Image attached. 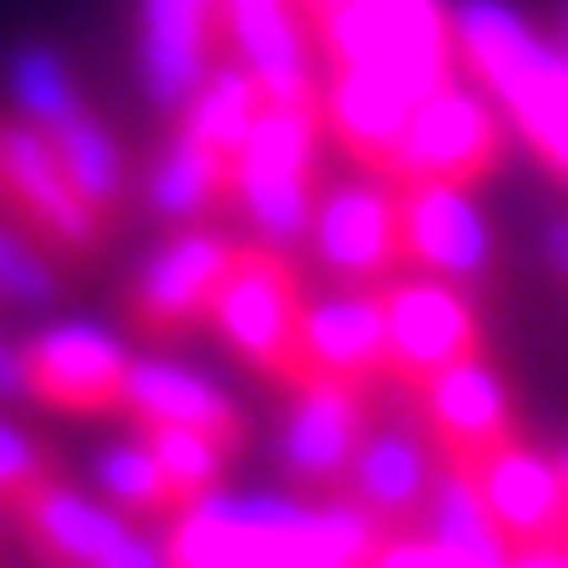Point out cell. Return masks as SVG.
<instances>
[{
	"label": "cell",
	"mask_w": 568,
	"mask_h": 568,
	"mask_svg": "<svg viewBox=\"0 0 568 568\" xmlns=\"http://www.w3.org/2000/svg\"><path fill=\"white\" fill-rule=\"evenodd\" d=\"M459 55L473 83L507 110V131L568 192V42H548L507 0H466Z\"/></svg>",
	"instance_id": "6da1fadb"
},
{
	"label": "cell",
	"mask_w": 568,
	"mask_h": 568,
	"mask_svg": "<svg viewBox=\"0 0 568 568\" xmlns=\"http://www.w3.org/2000/svg\"><path fill=\"white\" fill-rule=\"evenodd\" d=\"M308 288H302V267L288 247L274 240H240L220 288H213V308H206V329L247 363V371L274 390H295L308 384V349H302V329H308Z\"/></svg>",
	"instance_id": "7a4b0ae2"
},
{
	"label": "cell",
	"mask_w": 568,
	"mask_h": 568,
	"mask_svg": "<svg viewBox=\"0 0 568 568\" xmlns=\"http://www.w3.org/2000/svg\"><path fill=\"white\" fill-rule=\"evenodd\" d=\"M315 62L363 69L412 97H432L466 75L459 8H445V0H349L343 14L315 28Z\"/></svg>",
	"instance_id": "3957f363"
},
{
	"label": "cell",
	"mask_w": 568,
	"mask_h": 568,
	"mask_svg": "<svg viewBox=\"0 0 568 568\" xmlns=\"http://www.w3.org/2000/svg\"><path fill=\"white\" fill-rule=\"evenodd\" d=\"M322 97L315 103H274L254 116L247 144H240V192H233V220L254 240L295 247L308 240L315 199H322Z\"/></svg>",
	"instance_id": "277c9868"
},
{
	"label": "cell",
	"mask_w": 568,
	"mask_h": 568,
	"mask_svg": "<svg viewBox=\"0 0 568 568\" xmlns=\"http://www.w3.org/2000/svg\"><path fill=\"white\" fill-rule=\"evenodd\" d=\"M0 220H14L28 240H42L62 261H90L110 247V213L75 185L62 151L21 110L0 116Z\"/></svg>",
	"instance_id": "5b68a950"
},
{
	"label": "cell",
	"mask_w": 568,
	"mask_h": 568,
	"mask_svg": "<svg viewBox=\"0 0 568 568\" xmlns=\"http://www.w3.org/2000/svg\"><path fill=\"white\" fill-rule=\"evenodd\" d=\"M507 158V110L486 97L473 75L432 90L412 124H404V144H397V165H390V185H459V192H479L486 179L500 172Z\"/></svg>",
	"instance_id": "8992f818"
},
{
	"label": "cell",
	"mask_w": 568,
	"mask_h": 568,
	"mask_svg": "<svg viewBox=\"0 0 568 568\" xmlns=\"http://www.w3.org/2000/svg\"><path fill=\"white\" fill-rule=\"evenodd\" d=\"M377 295H384V336H390V397H412L438 371L486 356L479 288H459V281H438V274H404Z\"/></svg>",
	"instance_id": "52a82bcc"
},
{
	"label": "cell",
	"mask_w": 568,
	"mask_h": 568,
	"mask_svg": "<svg viewBox=\"0 0 568 568\" xmlns=\"http://www.w3.org/2000/svg\"><path fill=\"white\" fill-rule=\"evenodd\" d=\"M377 397L343 377H308L288 390V412H281V479H288L295 500H343L349 466L363 453V438L377 425Z\"/></svg>",
	"instance_id": "ba28073f"
},
{
	"label": "cell",
	"mask_w": 568,
	"mask_h": 568,
	"mask_svg": "<svg viewBox=\"0 0 568 568\" xmlns=\"http://www.w3.org/2000/svg\"><path fill=\"white\" fill-rule=\"evenodd\" d=\"M315 261L336 288H390L412 274V240H404V192L390 179H343L315 199Z\"/></svg>",
	"instance_id": "9c48e42d"
},
{
	"label": "cell",
	"mask_w": 568,
	"mask_h": 568,
	"mask_svg": "<svg viewBox=\"0 0 568 568\" xmlns=\"http://www.w3.org/2000/svg\"><path fill=\"white\" fill-rule=\"evenodd\" d=\"M0 514H8V527L21 535L34 568H124L131 548L144 541L131 514H116L103 494L90 500L83 486H69L62 473L28 479Z\"/></svg>",
	"instance_id": "30bf717a"
},
{
	"label": "cell",
	"mask_w": 568,
	"mask_h": 568,
	"mask_svg": "<svg viewBox=\"0 0 568 568\" xmlns=\"http://www.w3.org/2000/svg\"><path fill=\"white\" fill-rule=\"evenodd\" d=\"M131 371L138 356L90 329V322H62V329H34L21 343V397L42 404L55 418H110L131 404Z\"/></svg>",
	"instance_id": "8fae6325"
},
{
	"label": "cell",
	"mask_w": 568,
	"mask_h": 568,
	"mask_svg": "<svg viewBox=\"0 0 568 568\" xmlns=\"http://www.w3.org/2000/svg\"><path fill=\"white\" fill-rule=\"evenodd\" d=\"M412 425L418 438L432 445L438 466L453 473H479L494 453H507V445L527 438L520 412H514V390L494 377V363H459V371H438L432 384H418L412 397Z\"/></svg>",
	"instance_id": "7c38bea8"
},
{
	"label": "cell",
	"mask_w": 568,
	"mask_h": 568,
	"mask_svg": "<svg viewBox=\"0 0 568 568\" xmlns=\"http://www.w3.org/2000/svg\"><path fill=\"white\" fill-rule=\"evenodd\" d=\"M233 247H240V240L220 233V226H172L165 247H158V254L138 267V281H131V302H124L131 336L172 343V336L199 329V322H206V308H213V288H220Z\"/></svg>",
	"instance_id": "4fadbf2b"
},
{
	"label": "cell",
	"mask_w": 568,
	"mask_h": 568,
	"mask_svg": "<svg viewBox=\"0 0 568 568\" xmlns=\"http://www.w3.org/2000/svg\"><path fill=\"white\" fill-rule=\"evenodd\" d=\"M226 55L220 0H138V75L151 110H179Z\"/></svg>",
	"instance_id": "5bb4252c"
},
{
	"label": "cell",
	"mask_w": 568,
	"mask_h": 568,
	"mask_svg": "<svg viewBox=\"0 0 568 568\" xmlns=\"http://www.w3.org/2000/svg\"><path fill=\"white\" fill-rule=\"evenodd\" d=\"M479 486L486 514H494L507 555H535V548H568V466L555 453H541L535 438L494 453L479 473H466Z\"/></svg>",
	"instance_id": "9a60e30c"
},
{
	"label": "cell",
	"mask_w": 568,
	"mask_h": 568,
	"mask_svg": "<svg viewBox=\"0 0 568 568\" xmlns=\"http://www.w3.org/2000/svg\"><path fill=\"white\" fill-rule=\"evenodd\" d=\"M404 192V240H412V274H438L479 288L494 274V233H486L473 192L459 185H397Z\"/></svg>",
	"instance_id": "2e32d148"
},
{
	"label": "cell",
	"mask_w": 568,
	"mask_h": 568,
	"mask_svg": "<svg viewBox=\"0 0 568 568\" xmlns=\"http://www.w3.org/2000/svg\"><path fill=\"white\" fill-rule=\"evenodd\" d=\"M432 479H438V459H432V445L418 438V425L412 432H371L363 453H356V466H349L343 500L363 520H377L384 535H397V527H425Z\"/></svg>",
	"instance_id": "e0dca14e"
},
{
	"label": "cell",
	"mask_w": 568,
	"mask_h": 568,
	"mask_svg": "<svg viewBox=\"0 0 568 568\" xmlns=\"http://www.w3.org/2000/svg\"><path fill=\"white\" fill-rule=\"evenodd\" d=\"M308 377H343L363 390H390V336H384V295L377 288H343L336 302L308 308Z\"/></svg>",
	"instance_id": "ac0fdd59"
},
{
	"label": "cell",
	"mask_w": 568,
	"mask_h": 568,
	"mask_svg": "<svg viewBox=\"0 0 568 568\" xmlns=\"http://www.w3.org/2000/svg\"><path fill=\"white\" fill-rule=\"evenodd\" d=\"M233 192H240V165L220 151H206L192 131H165L151 158L144 199L165 226H233Z\"/></svg>",
	"instance_id": "d6986e66"
},
{
	"label": "cell",
	"mask_w": 568,
	"mask_h": 568,
	"mask_svg": "<svg viewBox=\"0 0 568 568\" xmlns=\"http://www.w3.org/2000/svg\"><path fill=\"white\" fill-rule=\"evenodd\" d=\"M124 418L131 425H185V432H206V438L233 445V453H240V438H247L240 404L226 390H213L199 371H179V363H165V356H138Z\"/></svg>",
	"instance_id": "ffe728a7"
},
{
	"label": "cell",
	"mask_w": 568,
	"mask_h": 568,
	"mask_svg": "<svg viewBox=\"0 0 568 568\" xmlns=\"http://www.w3.org/2000/svg\"><path fill=\"white\" fill-rule=\"evenodd\" d=\"M97 494L116 507V514H131V520H179V486L165 479V466H158L151 453V438L131 432V445H110V453L97 459Z\"/></svg>",
	"instance_id": "44dd1931"
},
{
	"label": "cell",
	"mask_w": 568,
	"mask_h": 568,
	"mask_svg": "<svg viewBox=\"0 0 568 568\" xmlns=\"http://www.w3.org/2000/svg\"><path fill=\"white\" fill-rule=\"evenodd\" d=\"M138 432L151 438L158 466H165V479L179 486V507H199V500L220 494V479L233 466V445H220L206 432H185V425H138Z\"/></svg>",
	"instance_id": "7402d4cb"
},
{
	"label": "cell",
	"mask_w": 568,
	"mask_h": 568,
	"mask_svg": "<svg viewBox=\"0 0 568 568\" xmlns=\"http://www.w3.org/2000/svg\"><path fill=\"white\" fill-rule=\"evenodd\" d=\"M55 295V267H49V247L28 240L14 220H0V302L14 308H42Z\"/></svg>",
	"instance_id": "603a6c76"
},
{
	"label": "cell",
	"mask_w": 568,
	"mask_h": 568,
	"mask_svg": "<svg viewBox=\"0 0 568 568\" xmlns=\"http://www.w3.org/2000/svg\"><path fill=\"white\" fill-rule=\"evenodd\" d=\"M363 568H453V555H445V541L432 527H397V535H377Z\"/></svg>",
	"instance_id": "cb8c5ba5"
},
{
	"label": "cell",
	"mask_w": 568,
	"mask_h": 568,
	"mask_svg": "<svg viewBox=\"0 0 568 568\" xmlns=\"http://www.w3.org/2000/svg\"><path fill=\"white\" fill-rule=\"evenodd\" d=\"M42 473H55L42 445H34V438H21L14 425H0V507H8V500L21 494V486H28V479H42Z\"/></svg>",
	"instance_id": "d4e9b609"
},
{
	"label": "cell",
	"mask_w": 568,
	"mask_h": 568,
	"mask_svg": "<svg viewBox=\"0 0 568 568\" xmlns=\"http://www.w3.org/2000/svg\"><path fill=\"white\" fill-rule=\"evenodd\" d=\"M0 397H21V349L0 343Z\"/></svg>",
	"instance_id": "484cf974"
},
{
	"label": "cell",
	"mask_w": 568,
	"mask_h": 568,
	"mask_svg": "<svg viewBox=\"0 0 568 568\" xmlns=\"http://www.w3.org/2000/svg\"><path fill=\"white\" fill-rule=\"evenodd\" d=\"M548 267H555V281H561V288H568V220L548 233Z\"/></svg>",
	"instance_id": "4316f807"
},
{
	"label": "cell",
	"mask_w": 568,
	"mask_h": 568,
	"mask_svg": "<svg viewBox=\"0 0 568 568\" xmlns=\"http://www.w3.org/2000/svg\"><path fill=\"white\" fill-rule=\"evenodd\" d=\"M295 8H302V21H308V34H315V28L329 21V14H343L349 0H295Z\"/></svg>",
	"instance_id": "83f0119b"
}]
</instances>
